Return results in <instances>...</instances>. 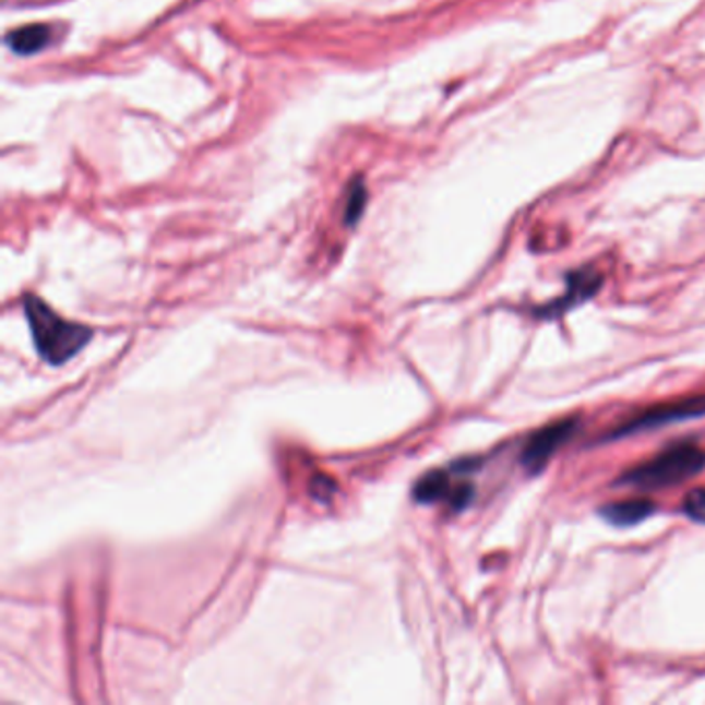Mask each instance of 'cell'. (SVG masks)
Wrapping results in <instances>:
<instances>
[{"label": "cell", "instance_id": "8992f818", "mask_svg": "<svg viewBox=\"0 0 705 705\" xmlns=\"http://www.w3.org/2000/svg\"><path fill=\"white\" fill-rule=\"evenodd\" d=\"M598 286H600V277H598V274H594V272L573 274L569 277L567 295L563 296L561 300H557V302H552L542 313L554 316V314L569 311L575 304L588 300L589 296L598 290Z\"/></svg>", "mask_w": 705, "mask_h": 705}, {"label": "cell", "instance_id": "6da1fadb", "mask_svg": "<svg viewBox=\"0 0 705 705\" xmlns=\"http://www.w3.org/2000/svg\"><path fill=\"white\" fill-rule=\"evenodd\" d=\"M23 313L29 323L36 350L52 367L71 360L94 335V330L59 316L38 296H25Z\"/></svg>", "mask_w": 705, "mask_h": 705}, {"label": "cell", "instance_id": "277c9868", "mask_svg": "<svg viewBox=\"0 0 705 705\" xmlns=\"http://www.w3.org/2000/svg\"><path fill=\"white\" fill-rule=\"evenodd\" d=\"M575 429H577V420L567 418V420L552 422L549 427H545L542 431L536 432L529 439L524 453H522L524 468L528 471L542 470L549 464L550 457L573 437Z\"/></svg>", "mask_w": 705, "mask_h": 705}, {"label": "cell", "instance_id": "5b68a950", "mask_svg": "<svg viewBox=\"0 0 705 705\" xmlns=\"http://www.w3.org/2000/svg\"><path fill=\"white\" fill-rule=\"evenodd\" d=\"M705 414V397H689L683 402H672L668 406H656L652 410L644 411L642 416H637L635 420L628 422L625 427L617 429V437L621 434H631V432L646 431V429H656V427H665L674 420H683V418H695Z\"/></svg>", "mask_w": 705, "mask_h": 705}, {"label": "cell", "instance_id": "ba28073f", "mask_svg": "<svg viewBox=\"0 0 705 705\" xmlns=\"http://www.w3.org/2000/svg\"><path fill=\"white\" fill-rule=\"evenodd\" d=\"M50 41V29L46 25H25L9 34L7 44L17 55H34L46 48Z\"/></svg>", "mask_w": 705, "mask_h": 705}, {"label": "cell", "instance_id": "3957f363", "mask_svg": "<svg viewBox=\"0 0 705 705\" xmlns=\"http://www.w3.org/2000/svg\"><path fill=\"white\" fill-rule=\"evenodd\" d=\"M474 497V487L468 482H453L451 471L432 470L422 476L414 487V499L425 505L447 503L453 510H466Z\"/></svg>", "mask_w": 705, "mask_h": 705}, {"label": "cell", "instance_id": "52a82bcc", "mask_svg": "<svg viewBox=\"0 0 705 705\" xmlns=\"http://www.w3.org/2000/svg\"><path fill=\"white\" fill-rule=\"evenodd\" d=\"M656 511V505L646 499H629L610 503L600 510V515L612 526H635L647 519Z\"/></svg>", "mask_w": 705, "mask_h": 705}, {"label": "cell", "instance_id": "9c48e42d", "mask_svg": "<svg viewBox=\"0 0 705 705\" xmlns=\"http://www.w3.org/2000/svg\"><path fill=\"white\" fill-rule=\"evenodd\" d=\"M683 510L693 522L705 524V489L691 490L685 497Z\"/></svg>", "mask_w": 705, "mask_h": 705}, {"label": "cell", "instance_id": "7a4b0ae2", "mask_svg": "<svg viewBox=\"0 0 705 705\" xmlns=\"http://www.w3.org/2000/svg\"><path fill=\"white\" fill-rule=\"evenodd\" d=\"M705 468V453L695 445H674L658 457L629 470L621 482L642 490H658L679 485Z\"/></svg>", "mask_w": 705, "mask_h": 705}, {"label": "cell", "instance_id": "30bf717a", "mask_svg": "<svg viewBox=\"0 0 705 705\" xmlns=\"http://www.w3.org/2000/svg\"><path fill=\"white\" fill-rule=\"evenodd\" d=\"M365 203H367V191L358 184V187H354L350 201H348V210H346V222L348 224H354L360 217L362 210H365Z\"/></svg>", "mask_w": 705, "mask_h": 705}]
</instances>
